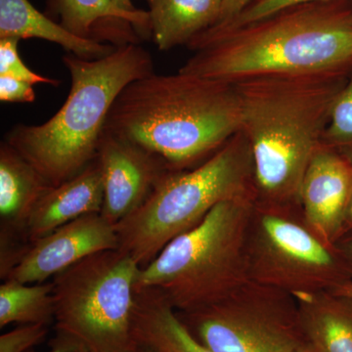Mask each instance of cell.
<instances>
[{"label":"cell","mask_w":352,"mask_h":352,"mask_svg":"<svg viewBox=\"0 0 352 352\" xmlns=\"http://www.w3.org/2000/svg\"><path fill=\"white\" fill-rule=\"evenodd\" d=\"M179 72L228 83L352 69V0L295 4L228 31H205Z\"/></svg>","instance_id":"obj_1"},{"label":"cell","mask_w":352,"mask_h":352,"mask_svg":"<svg viewBox=\"0 0 352 352\" xmlns=\"http://www.w3.org/2000/svg\"><path fill=\"white\" fill-rule=\"evenodd\" d=\"M351 71L263 76L234 83L240 131L251 148L256 203L300 207L303 176Z\"/></svg>","instance_id":"obj_2"},{"label":"cell","mask_w":352,"mask_h":352,"mask_svg":"<svg viewBox=\"0 0 352 352\" xmlns=\"http://www.w3.org/2000/svg\"><path fill=\"white\" fill-rule=\"evenodd\" d=\"M104 131L157 155L170 170H190L240 131L239 96L234 83L153 73L120 92Z\"/></svg>","instance_id":"obj_3"},{"label":"cell","mask_w":352,"mask_h":352,"mask_svg":"<svg viewBox=\"0 0 352 352\" xmlns=\"http://www.w3.org/2000/svg\"><path fill=\"white\" fill-rule=\"evenodd\" d=\"M63 63L72 80L64 105L43 124L13 127L6 140L51 186L94 161L116 99L129 83L155 73L151 54L138 43L119 46L95 60L67 54Z\"/></svg>","instance_id":"obj_4"},{"label":"cell","mask_w":352,"mask_h":352,"mask_svg":"<svg viewBox=\"0 0 352 352\" xmlns=\"http://www.w3.org/2000/svg\"><path fill=\"white\" fill-rule=\"evenodd\" d=\"M256 199L222 201L140 268L135 289L159 291L177 312L226 298L249 282L247 239Z\"/></svg>","instance_id":"obj_5"},{"label":"cell","mask_w":352,"mask_h":352,"mask_svg":"<svg viewBox=\"0 0 352 352\" xmlns=\"http://www.w3.org/2000/svg\"><path fill=\"white\" fill-rule=\"evenodd\" d=\"M256 199L251 148L239 131L195 168L170 171L145 203L116 224L120 251L141 268L222 201Z\"/></svg>","instance_id":"obj_6"},{"label":"cell","mask_w":352,"mask_h":352,"mask_svg":"<svg viewBox=\"0 0 352 352\" xmlns=\"http://www.w3.org/2000/svg\"><path fill=\"white\" fill-rule=\"evenodd\" d=\"M140 266L126 252H99L51 281L55 336L48 352H138L134 335Z\"/></svg>","instance_id":"obj_7"},{"label":"cell","mask_w":352,"mask_h":352,"mask_svg":"<svg viewBox=\"0 0 352 352\" xmlns=\"http://www.w3.org/2000/svg\"><path fill=\"white\" fill-rule=\"evenodd\" d=\"M250 281L294 298L331 292L352 280L336 245L308 227L300 208L254 203L247 239Z\"/></svg>","instance_id":"obj_8"},{"label":"cell","mask_w":352,"mask_h":352,"mask_svg":"<svg viewBox=\"0 0 352 352\" xmlns=\"http://www.w3.org/2000/svg\"><path fill=\"white\" fill-rule=\"evenodd\" d=\"M177 314L212 352H296L305 342L296 298L252 281L219 302Z\"/></svg>","instance_id":"obj_9"},{"label":"cell","mask_w":352,"mask_h":352,"mask_svg":"<svg viewBox=\"0 0 352 352\" xmlns=\"http://www.w3.org/2000/svg\"><path fill=\"white\" fill-rule=\"evenodd\" d=\"M113 224L101 214L83 215L21 247L4 280L38 284L99 252L119 250Z\"/></svg>","instance_id":"obj_10"},{"label":"cell","mask_w":352,"mask_h":352,"mask_svg":"<svg viewBox=\"0 0 352 352\" xmlns=\"http://www.w3.org/2000/svg\"><path fill=\"white\" fill-rule=\"evenodd\" d=\"M96 157L103 175L101 214L113 226L138 210L173 171L157 155L106 131L102 133Z\"/></svg>","instance_id":"obj_11"},{"label":"cell","mask_w":352,"mask_h":352,"mask_svg":"<svg viewBox=\"0 0 352 352\" xmlns=\"http://www.w3.org/2000/svg\"><path fill=\"white\" fill-rule=\"evenodd\" d=\"M352 190V164L320 144L308 164L300 190L303 220L331 245L342 237Z\"/></svg>","instance_id":"obj_12"},{"label":"cell","mask_w":352,"mask_h":352,"mask_svg":"<svg viewBox=\"0 0 352 352\" xmlns=\"http://www.w3.org/2000/svg\"><path fill=\"white\" fill-rule=\"evenodd\" d=\"M48 6L62 27L80 38L119 47L151 36L148 11L122 10L113 0H48Z\"/></svg>","instance_id":"obj_13"},{"label":"cell","mask_w":352,"mask_h":352,"mask_svg":"<svg viewBox=\"0 0 352 352\" xmlns=\"http://www.w3.org/2000/svg\"><path fill=\"white\" fill-rule=\"evenodd\" d=\"M103 201V175L95 157L78 175L51 187L41 197L25 224V242L43 237L83 215L101 214Z\"/></svg>","instance_id":"obj_14"},{"label":"cell","mask_w":352,"mask_h":352,"mask_svg":"<svg viewBox=\"0 0 352 352\" xmlns=\"http://www.w3.org/2000/svg\"><path fill=\"white\" fill-rule=\"evenodd\" d=\"M47 180L6 141L0 145L1 236H24L25 224L41 197L51 188Z\"/></svg>","instance_id":"obj_15"},{"label":"cell","mask_w":352,"mask_h":352,"mask_svg":"<svg viewBox=\"0 0 352 352\" xmlns=\"http://www.w3.org/2000/svg\"><path fill=\"white\" fill-rule=\"evenodd\" d=\"M134 335L139 347L153 352H212L192 335L155 289H135Z\"/></svg>","instance_id":"obj_16"},{"label":"cell","mask_w":352,"mask_h":352,"mask_svg":"<svg viewBox=\"0 0 352 352\" xmlns=\"http://www.w3.org/2000/svg\"><path fill=\"white\" fill-rule=\"evenodd\" d=\"M0 38H41L88 60L107 56L117 48L72 34L39 12L29 0H0Z\"/></svg>","instance_id":"obj_17"},{"label":"cell","mask_w":352,"mask_h":352,"mask_svg":"<svg viewBox=\"0 0 352 352\" xmlns=\"http://www.w3.org/2000/svg\"><path fill=\"white\" fill-rule=\"evenodd\" d=\"M305 342L317 352H352V298L332 292L295 298Z\"/></svg>","instance_id":"obj_18"},{"label":"cell","mask_w":352,"mask_h":352,"mask_svg":"<svg viewBox=\"0 0 352 352\" xmlns=\"http://www.w3.org/2000/svg\"><path fill=\"white\" fill-rule=\"evenodd\" d=\"M151 38L160 50L186 44L219 20L222 0H147Z\"/></svg>","instance_id":"obj_19"},{"label":"cell","mask_w":352,"mask_h":352,"mask_svg":"<svg viewBox=\"0 0 352 352\" xmlns=\"http://www.w3.org/2000/svg\"><path fill=\"white\" fill-rule=\"evenodd\" d=\"M53 283L24 284L4 280L0 286V327L9 324H46L54 322Z\"/></svg>","instance_id":"obj_20"},{"label":"cell","mask_w":352,"mask_h":352,"mask_svg":"<svg viewBox=\"0 0 352 352\" xmlns=\"http://www.w3.org/2000/svg\"><path fill=\"white\" fill-rule=\"evenodd\" d=\"M321 144L352 164V69L333 102Z\"/></svg>","instance_id":"obj_21"},{"label":"cell","mask_w":352,"mask_h":352,"mask_svg":"<svg viewBox=\"0 0 352 352\" xmlns=\"http://www.w3.org/2000/svg\"><path fill=\"white\" fill-rule=\"evenodd\" d=\"M17 38H0V76H12L32 85L46 83L58 87L59 80L38 75L25 66L21 59Z\"/></svg>","instance_id":"obj_22"},{"label":"cell","mask_w":352,"mask_h":352,"mask_svg":"<svg viewBox=\"0 0 352 352\" xmlns=\"http://www.w3.org/2000/svg\"><path fill=\"white\" fill-rule=\"evenodd\" d=\"M308 1H323V0H256V1L252 2L251 6H248L242 13L236 16L234 19L229 21L226 24L219 25V27L210 28L208 31L220 32L237 29V28L242 27V25L267 17L271 14L277 12V11L286 8V7Z\"/></svg>","instance_id":"obj_23"},{"label":"cell","mask_w":352,"mask_h":352,"mask_svg":"<svg viewBox=\"0 0 352 352\" xmlns=\"http://www.w3.org/2000/svg\"><path fill=\"white\" fill-rule=\"evenodd\" d=\"M46 324H25L1 335L0 352H28L41 344L48 333Z\"/></svg>","instance_id":"obj_24"},{"label":"cell","mask_w":352,"mask_h":352,"mask_svg":"<svg viewBox=\"0 0 352 352\" xmlns=\"http://www.w3.org/2000/svg\"><path fill=\"white\" fill-rule=\"evenodd\" d=\"M36 98L34 85L12 76H0V100L9 103H32Z\"/></svg>","instance_id":"obj_25"},{"label":"cell","mask_w":352,"mask_h":352,"mask_svg":"<svg viewBox=\"0 0 352 352\" xmlns=\"http://www.w3.org/2000/svg\"><path fill=\"white\" fill-rule=\"evenodd\" d=\"M254 1L256 0H222L219 20L212 27H219V25L226 24L227 22L242 13Z\"/></svg>","instance_id":"obj_26"},{"label":"cell","mask_w":352,"mask_h":352,"mask_svg":"<svg viewBox=\"0 0 352 352\" xmlns=\"http://www.w3.org/2000/svg\"><path fill=\"white\" fill-rule=\"evenodd\" d=\"M335 245L352 271V230L340 237Z\"/></svg>","instance_id":"obj_27"},{"label":"cell","mask_w":352,"mask_h":352,"mask_svg":"<svg viewBox=\"0 0 352 352\" xmlns=\"http://www.w3.org/2000/svg\"><path fill=\"white\" fill-rule=\"evenodd\" d=\"M352 230V190L351 198H349V207H347L346 219H344V229H342V236Z\"/></svg>","instance_id":"obj_28"},{"label":"cell","mask_w":352,"mask_h":352,"mask_svg":"<svg viewBox=\"0 0 352 352\" xmlns=\"http://www.w3.org/2000/svg\"><path fill=\"white\" fill-rule=\"evenodd\" d=\"M331 292L337 294V295L352 298V280L351 281L346 282V283L340 285V286L337 287V288Z\"/></svg>","instance_id":"obj_29"},{"label":"cell","mask_w":352,"mask_h":352,"mask_svg":"<svg viewBox=\"0 0 352 352\" xmlns=\"http://www.w3.org/2000/svg\"><path fill=\"white\" fill-rule=\"evenodd\" d=\"M113 3L116 4V6L119 7L120 9H122V10L126 11H136L138 10V8L134 7L133 3H132L131 0H113Z\"/></svg>","instance_id":"obj_30"},{"label":"cell","mask_w":352,"mask_h":352,"mask_svg":"<svg viewBox=\"0 0 352 352\" xmlns=\"http://www.w3.org/2000/svg\"><path fill=\"white\" fill-rule=\"evenodd\" d=\"M296 352H317V351H315L314 347L310 346V344H308L307 342H303V344H302V346H300V347H298V349H296Z\"/></svg>","instance_id":"obj_31"},{"label":"cell","mask_w":352,"mask_h":352,"mask_svg":"<svg viewBox=\"0 0 352 352\" xmlns=\"http://www.w3.org/2000/svg\"><path fill=\"white\" fill-rule=\"evenodd\" d=\"M138 352H153L149 349H143V347H139Z\"/></svg>","instance_id":"obj_32"},{"label":"cell","mask_w":352,"mask_h":352,"mask_svg":"<svg viewBox=\"0 0 352 352\" xmlns=\"http://www.w3.org/2000/svg\"><path fill=\"white\" fill-rule=\"evenodd\" d=\"M28 352H36V351H34V349H31V351H29Z\"/></svg>","instance_id":"obj_33"}]
</instances>
